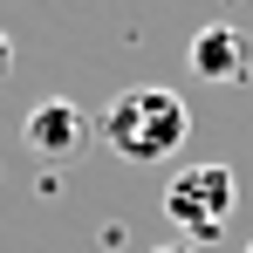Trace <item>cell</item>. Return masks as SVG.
<instances>
[{
	"label": "cell",
	"instance_id": "cell-7",
	"mask_svg": "<svg viewBox=\"0 0 253 253\" xmlns=\"http://www.w3.org/2000/svg\"><path fill=\"white\" fill-rule=\"evenodd\" d=\"M247 253H253V240H247Z\"/></svg>",
	"mask_w": 253,
	"mask_h": 253
},
{
	"label": "cell",
	"instance_id": "cell-6",
	"mask_svg": "<svg viewBox=\"0 0 253 253\" xmlns=\"http://www.w3.org/2000/svg\"><path fill=\"white\" fill-rule=\"evenodd\" d=\"M151 253H206V247H185V240H171V247H151Z\"/></svg>",
	"mask_w": 253,
	"mask_h": 253
},
{
	"label": "cell",
	"instance_id": "cell-1",
	"mask_svg": "<svg viewBox=\"0 0 253 253\" xmlns=\"http://www.w3.org/2000/svg\"><path fill=\"white\" fill-rule=\"evenodd\" d=\"M185 130H192V110H185V96L165 83H130L110 96V110L96 117V137L130 158V165H165L171 151L185 144Z\"/></svg>",
	"mask_w": 253,
	"mask_h": 253
},
{
	"label": "cell",
	"instance_id": "cell-5",
	"mask_svg": "<svg viewBox=\"0 0 253 253\" xmlns=\"http://www.w3.org/2000/svg\"><path fill=\"white\" fill-rule=\"evenodd\" d=\"M7 69H14V42H7V28H0V83H7Z\"/></svg>",
	"mask_w": 253,
	"mask_h": 253
},
{
	"label": "cell",
	"instance_id": "cell-3",
	"mask_svg": "<svg viewBox=\"0 0 253 253\" xmlns=\"http://www.w3.org/2000/svg\"><path fill=\"white\" fill-rule=\"evenodd\" d=\"M192 76H206V83H247L253 76V35L240 28H199L192 35Z\"/></svg>",
	"mask_w": 253,
	"mask_h": 253
},
{
	"label": "cell",
	"instance_id": "cell-4",
	"mask_svg": "<svg viewBox=\"0 0 253 253\" xmlns=\"http://www.w3.org/2000/svg\"><path fill=\"white\" fill-rule=\"evenodd\" d=\"M21 137H28V151H42V158H69V151L89 137V117L76 110V103L55 96V103H35V110H28Z\"/></svg>",
	"mask_w": 253,
	"mask_h": 253
},
{
	"label": "cell",
	"instance_id": "cell-2",
	"mask_svg": "<svg viewBox=\"0 0 253 253\" xmlns=\"http://www.w3.org/2000/svg\"><path fill=\"white\" fill-rule=\"evenodd\" d=\"M240 206V178L233 165H185L165 185V219L185 233V247H212L226 233V219Z\"/></svg>",
	"mask_w": 253,
	"mask_h": 253
}]
</instances>
